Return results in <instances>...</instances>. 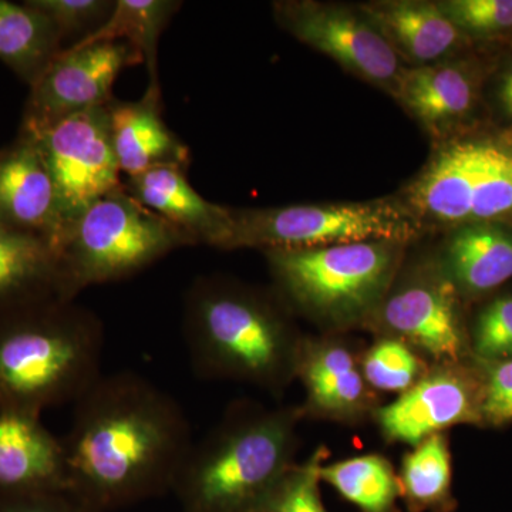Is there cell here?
Instances as JSON below:
<instances>
[{
    "mask_svg": "<svg viewBox=\"0 0 512 512\" xmlns=\"http://www.w3.org/2000/svg\"><path fill=\"white\" fill-rule=\"evenodd\" d=\"M467 224L512 217V148L478 140L467 188Z\"/></svg>",
    "mask_w": 512,
    "mask_h": 512,
    "instance_id": "24",
    "label": "cell"
},
{
    "mask_svg": "<svg viewBox=\"0 0 512 512\" xmlns=\"http://www.w3.org/2000/svg\"><path fill=\"white\" fill-rule=\"evenodd\" d=\"M440 268L458 295L476 298L495 291L512 278V231L501 224L454 228Z\"/></svg>",
    "mask_w": 512,
    "mask_h": 512,
    "instance_id": "19",
    "label": "cell"
},
{
    "mask_svg": "<svg viewBox=\"0 0 512 512\" xmlns=\"http://www.w3.org/2000/svg\"><path fill=\"white\" fill-rule=\"evenodd\" d=\"M320 478L362 512H394L402 494L389 461L375 454L322 466Z\"/></svg>",
    "mask_w": 512,
    "mask_h": 512,
    "instance_id": "25",
    "label": "cell"
},
{
    "mask_svg": "<svg viewBox=\"0 0 512 512\" xmlns=\"http://www.w3.org/2000/svg\"><path fill=\"white\" fill-rule=\"evenodd\" d=\"M362 373L375 389L403 393L421 379V363L403 340L387 338L367 352Z\"/></svg>",
    "mask_w": 512,
    "mask_h": 512,
    "instance_id": "28",
    "label": "cell"
},
{
    "mask_svg": "<svg viewBox=\"0 0 512 512\" xmlns=\"http://www.w3.org/2000/svg\"><path fill=\"white\" fill-rule=\"evenodd\" d=\"M192 367L276 389L295 373L299 343L274 301L222 278L197 279L184 301Z\"/></svg>",
    "mask_w": 512,
    "mask_h": 512,
    "instance_id": "3",
    "label": "cell"
},
{
    "mask_svg": "<svg viewBox=\"0 0 512 512\" xmlns=\"http://www.w3.org/2000/svg\"><path fill=\"white\" fill-rule=\"evenodd\" d=\"M64 49L45 15L28 3L0 0V60L29 86Z\"/></svg>",
    "mask_w": 512,
    "mask_h": 512,
    "instance_id": "22",
    "label": "cell"
},
{
    "mask_svg": "<svg viewBox=\"0 0 512 512\" xmlns=\"http://www.w3.org/2000/svg\"><path fill=\"white\" fill-rule=\"evenodd\" d=\"M190 241L123 188L104 195L64 229L56 252L69 299L89 286L136 275Z\"/></svg>",
    "mask_w": 512,
    "mask_h": 512,
    "instance_id": "5",
    "label": "cell"
},
{
    "mask_svg": "<svg viewBox=\"0 0 512 512\" xmlns=\"http://www.w3.org/2000/svg\"><path fill=\"white\" fill-rule=\"evenodd\" d=\"M295 414L235 413L192 443L175 478L190 512H256L292 466Z\"/></svg>",
    "mask_w": 512,
    "mask_h": 512,
    "instance_id": "4",
    "label": "cell"
},
{
    "mask_svg": "<svg viewBox=\"0 0 512 512\" xmlns=\"http://www.w3.org/2000/svg\"><path fill=\"white\" fill-rule=\"evenodd\" d=\"M103 349L99 316L69 299L0 313V410L76 403L103 376Z\"/></svg>",
    "mask_w": 512,
    "mask_h": 512,
    "instance_id": "2",
    "label": "cell"
},
{
    "mask_svg": "<svg viewBox=\"0 0 512 512\" xmlns=\"http://www.w3.org/2000/svg\"><path fill=\"white\" fill-rule=\"evenodd\" d=\"M67 493L109 507L174 485L192 446L180 404L133 372L101 376L74 403L62 440Z\"/></svg>",
    "mask_w": 512,
    "mask_h": 512,
    "instance_id": "1",
    "label": "cell"
},
{
    "mask_svg": "<svg viewBox=\"0 0 512 512\" xmlns=\"http://www.w3.org/2000/svg\"><path fill=\"white\" fill-rule=\"evenodd\" d=\"M404 244L357 242L301 251H266L279 291L312 318L348 325L386 298Z\"/></svg>",
    "mask_w": 512,
    "mask_h": 512,
    "instance_id": "6",
    "label": "cell"
},
{
    "mask_svg": "<svg viewBox=\"0 0 512 512\" xmlns=\"http://www.w3.org/2000/svg\"><path fill=\"white\" fill-rule=\"evenodd\" d=\"M295 372L301 376L309 407L315 412L348 419L367 406L365 376L352 352L340 343L299 346Z\"/></svg>",
    "mask_w": 512,
    "mask_h": 512,
    "instance_id": "21",
    "label": "cell"
},
{
    "mask_svg": "<svg viewBox=\"0 0 512 512\" xmlns=\"http://www.w3.org/2000/svg\"><path fill=\"white\" fill-rule=\"evenodd\" d=\"M272 10L276 23L289 35L393 97L404 66L359 6L281 0Z\"/></svg>",
    "mask_w": 512,
    "mask_h": 512,
    "instance_id": "9",
    "label": "cell"
},
{
    "mask_svg": "<svg viewBox=\"0 0 512 512\" xmlns=\"http://www.w3.org/2000/svg\"><path fill=\"white\" fill-rule=\"evenodd\" d=\"M109 104L69 117L36 136H23L35 143L45 161L64 229L104 195L123 188Z\"/></svg>",
    "mask_w": 512,
    "mask_h": 512,
    "instance_id": "8",
    "label": "cell"
},
{
    "mask_svg": "<svg viewBox=\"0 0 512 512\" xmlns=\"http://www.w3.org/2000/svg\"><path fill=\"white\" fill-rule=\"evenodd\" d=\"M480 363L484 377L483 424L493 427L512 423V357Z\"/></svg>",
    "mask_w": 512,
    "mask_h": 512,
    "instance_id": "32",
    "label": "cell"
},
{
    "mask_svg": "<svg viewBox=\"0 0 512 512\" xmlns=\"http://www.w3.org/2000/svg\"><path fill=\"white\" fill-rule=\"evenodd\" d=\"M69 493H46L0 498V512H90Z\"/></svg>",
    "mask_w": 512,
    "mask_h": 512,
    "instance_id": "33",
    "label": "cell"
},
{
    "mask_svg": "<svg viewBox=\"0 0 512 512\" xmlns=\"http://www.w3.org/2000/svg\"><path fill=\"white\" fill-rule=\"evenodd\" d=\"M143 62L123 42L66 47L29 86L19 134L36 136L69 117L106 106L114 99L119 74Z\"/></svg>",
    "mask_w": 512,
    "mask_h": 512,
    "instance_id": "10",
    "label": "cell"
},
{
    "mask_svg": "<svg viewBox=\"0 0 512 512\" xmlns=\"http://www.w3.org/2000/svg\"><path fill=\"white\" fill-rule=\"evenodd\" d=\"M111 136L121 174L136 177L153 168H188L190 151L161 117L160 87L148 86L143 99L109 104Z\"/></svg>",
    "mask_w": 512,
    "mask_h": 512,
    "instance_id": "17",
    "label": "cell"
},
{
    "mask_svg": "<svg viewBox=\"0 0 512 512\" xmlns=\"http://www.w3.org/2000/svg\"><path fill=\"white\" fill-rule=\"evenodd\" d=\"M470 349L481 363L511 359L512 295L498 296L481 309L471 330Z\"/></svg>",
    "mask_w": 512,
    "mask_h": 512,
    "instance_id": "30",
    "label": "cell"
},
{
    "mask_svg": "<svg viewBox=\"0 0 512 512\" xmlns=\"http://www.w3.org/2000/svg\"><path fill=\"white\" fill-rule=\"evenodd\" d=\"M124 190L177 228L191 245L224 249L232 229V208L201 197L188 183L187 168L167 165L126 178Z\"/></svg>",
    "mask_w": 512,
    "mask_h": 512,
    "instance_id": "15",
    "label": "cell"
},
{
    "mask_svg": "<svg viewBox=\"0 0 512 512\" xmlns=\"http://www.w3.org/2000/svg\"><path fill=\"white\" fill-rule=\"evenodd\" d=\"M404 67L453 59L466 36L448 19L439 2L377 0L359 5Z\"/></svg>",
    "mask_w": 512,
    "mask_h": 512,
    "instance_id": "16",
    "label": "cell"
},
{
    "mask_svg": "<svg viewBox=\"0 0 512 512\" xmlns=\"http://www.w3.org/2000/svg\"><path fill=\"white\" fill-rule=\"evenodd\" d=\"M26 3L50 20L63 43L73 39L70 46L101 28L116 6V0H26Z\"/></svg>",
    "mask_w": 512,
    "mask_h": 512,
    "instance_id": "29",
    "label": "cell"
},
{
    "mask_svg": "<svg viewBox=\"0 0 512 512\" xmlns=\"http://www.w3.org/2000/svg\"><path fill=\"white\" fill-rule=\"evenodd\" d=\"M399 484L412 510L446 507L451 500V457L443 434L427 437L404 457Z\"/></svg>",
    "mask_w": 512,
    "mask_h": 512,
    "instance_id": "26",
    "label": "cell"
},
{
    "mask_svg": "<svg viewBox=\"0 0 512 512\" xmlns=\"http://www.w3.org/2000/svg\"><path fill=\"white\" fill-rule=\"evenodd\" d=\"M183 3L178 0H116L113 13L101 28L73 46L123 42L133 47L146 63L150 84L158 83V43L168 23Z\"/></svg>",
    "mask_w": 512,
    "mask_h": 512,
    "instance_id": "23",
    "label": "cell"
},
{
    "mask_svg": "<svg viewBox=\"0 0 512 512\" xmlns=\"http://www.w3.org/2000/svg\"><path fill=\"white\" fill-rule=\"evenodd\" d=\"M484 377L480 363H444L394 402L377 410L386 439L417 446L457 424H483Z\"/></svg>",
    "mask_w": 512,
    "mask_h": 512,
    "instance_id": "11",
    "label": "cell"
},
{
    "mask_svg": "<svg viewBox=\"0 0 512 512\" xmlns=\"http://www.w3.org/2000/svg\"><path fill=\"white\" fill-rule=\"evenodd\" d=\"M439 5L466 37L512 32V0H446Z\"/></svg>",
    "mask_w": 512,
    "mask_h": 512,
    "instance_id": "31",
    "label": "cell"
},
{
    "mask_svg": "<svg viewBox=\"0 0 512 512\" xmlns=\"http://www.w3.org/2000/svg\"><path fill=\"white\" fill-rule=\"evenodd\" d=\"M62 440L35 414L0 410V498L67 493Z\"/></svg>",
    "mask_w": 512,
    "mask_h": 512,
    "instance_id": "14",
    "label": "cell"
},
{
    "mask_svg": "<svg viewBox=\"0 0 512 512\" xmlns=\"http://www.w3.org/2000/svg\"><path fill=\"white\" fill-rule=\"evenodd\" d=\"M498 109L512 120V62L505 67L497 86Z\"/></svg>",
    "mask_w": 512,
    "mask_h": 512,
    "instance_id": "34",
    "label": "cell"
},
{
    "mask_svg": "<svg viewBox=\"0 0 512 512\" xmlns=\"http://www.w3.org/2000/svg\"><path fill=\"white\" fill-rule=\"evenodd\" d=\"M476 73L463 60L404 67L393 97L431 137H444L476 104Z\"/></svg>",
    "mask_w": 512,
    "mask_h": 512,
    "instance_id": "18",
    "label": "cell"
},
{
    "mask_svg": "<svg viewBox=\"0 0 512 512\" xmlns=\"http://www.w3.org/2000/svg\"><path fill=\"white\" fill-rule=\"evenodd\" d=\"M0 227L46 239L56 249L64 222L55 184L32 140L0 148Z\"/></svg>",
    "mask_w": 512,
    "mask_h": 512,
    "instance_id": "13",
    "label": "cell"
},
{
    "mask_svg": "<svg viewBox=\"0 0 512 512\" xmlns=\"http://www.w3.org/2000/svg\"><path fill=\"white\" fill-rule=\"evenodd\" d=\"M457 296L440 268L387 293L376 312L380 325L396 339L441 362L456 363L467 349Z\"/></svg>",
    "mask_w": 512,
    "mask_h": 512,
    "instance_id": "12",
    "label": "cell"
},
{
    "mask_svg": "<svg viewBox=\"0 0 512 512\" xmlns=\"http://www.w3.org/2000/svg\"><path fill=\"white\" fill-rule=\"evenodd\" d=\"M325 454V450H318L301 466L292 464L256 512H328L323 507L319 491Z\"/></svg>",
    "mask_w": 512,
    "mask_h": 512,
    "instance_id": "27",
    "label": "cell"
},
{
    "mask_svg": "<svg viewBox=\"0 0 512 512\" xmlns=\"http://www.w3.org/2000/svg\"><path fill=\"white\" fill-rule=\"evenodd\" d=\"M57 298L69 299L55 247L0 227V313Z\"/></svg>",
    "mask_w": 512,
    "mask_h": 512,
    "instance_id": "20",
    "label": "cell"
},
{
    "mask_svg": "<svg viewBox=\"0 0 512 512\" xmlns=\"http://www.w3.org/2000/svg\"><path fill=\"white\" fill-rule=\"evenodd\" d=\"M424 227L402 200L328 202L286 207L232 208V229L224 249L301 251L390 241L409 244Z\"/></svg>",
    "mask_w": 512,
    "mask_h": 512,
    "instance_id": "7",
    "label": "cell"
}]
</instances>
